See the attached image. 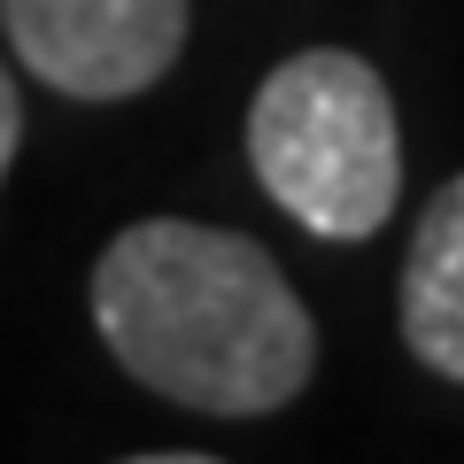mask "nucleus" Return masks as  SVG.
<instances>
[{
    "label": "nucleus",
    "mask_w": 464,
    "mask_h": 464,
    "mask_svg": "<svg viewBox=\"0 0 464 464\" xmlns=\"http://www.w3.org/2000/svg\"><path fill=\"white\" fill-rule=\"evenodd\" d=\"M8 47L70 101H132L179 63L194 0H0Z\"/></svg>",
    "instance_id": "7ed1b4c3"
},
{
    "label": "nucleus",
    "mask_w": 464,
    "mask_h": 464,
    "mask_svg": "<svg viewBox=\"0 0 464 464\" xmlns=\"http://www.w3.org/2000/svg\"><path fill=\"white\" fill-rule=\"evenodd\" d=\"M16 140H24V101H16L8 63H0V179H8V163H16Z\"/></svg>",
    "instance_id": "39448f33"
},
{
    "label": "nucleus",
    "mask_w": 464,
    "mask_h": 464,
    "mask_svg": "<svg viewBox=\"0 0 464 464\" xmlns=\"http://www.w3.org/2000/svg\"><path fill=\"white\" fill-rule=\"evenodd\" d=\"M124 464H225V457H194V449H163V457H124Z\"/></svg>",
    "instance_id": "423d86ee"
},
{
    "label": "nucleus",
    "mask_w": 464,
    "mask_h": 464,
    "mask_svg": "<svg viewBox=\"0 0 464 464\" xmlns=\"http://www.w3.org/2000/svg\"><path fill=\"white\" fill-rule=\"evenodd\" d=\"M256 186L317 240H372L402 201V124L387 78L348 47H302L248 101Z\"/></svg>",
    "instance_id": "f03ea898"
},
{
    "label": "nucleus",
    "mask_w": 464,
    "mask_h": 464,
    "mask_svg": "<svg viewBox=\"0 0 464 464\" xmlns=\"http://www.w3.org/2000/svg\"><path fill=\"white\" fill-rule=\"evenodd\" d=\"M93 325L148 395L209 418L279 411L317 372V317L264 240L140 217L93 264Z\"/></svg>",
    "instance_id": "f257e3e1"
},
{
    "label": "nucleus",
    "mask_w": 464,
    "mask_h": 464,
    "mask_svg": "<svg viewBox=\"0 0 464 464\" xmlns=\"http://www.w3.org/2000/svg\"><path fill=\"white\" fill-rule=\"evenodd\" d=\"M402 348L433 380H457L464 387V170L426 201L411 232V256H402Z\"/></svg>",
    "instance_id": "20e7f679"
}]
</instances>
